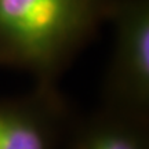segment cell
<instances>
[{"label": "cell", "instance_id": "cell-1", "mask_svg": "<svg viewBox=\"0 0 149 149\" xmlns=\"http://www.w3.org/2000/svg\"><path fill=\"white\" fill-rule=\"evenodd\" d=\"M112 0H0V65L55 81L108 19Z\"/></svg>", "mask_w": 149, "mask_h": 149}, {"label": "cell", "instance_id": "cell-2", "mask_svg": "<svg viewBox=\"0 0 149 149\" xmlns=\"http://www.w3.org/2000/svg\"><path fill=\"white\" fill-rule=\"evenodd\" d=\"M115 25L102 108L149 120V0H112Z\"/></svg>", "mask_w": 149, "mask_h": 149}, {"label": "cell", "instance_id": "cell-3", "mask_svg": "<svg viewBox=\"0 0 149 149\" xmlns=\"http://www.w3.org/2000/svg\"><path fill=\"white\" fill-rule=\"evenodd\" d=\"M72 115L54 83L39 81L28 94L0 98V149H59Z\"/></svg>", "mask_w": 149, "mask_h": 149}, {"label": "cell", "instance_id": "cell-4", "mask_svg": "<svg viewBox=\"0 0 149 149\" xmlns=\"http://www.w3.org/2000/svg\"><path fill=\"white\" fill-rule=\"evenodd\" d=\"M148 122L101 108L72 126L65 149H149Z\"/></svg>", "mask_w": 149, "mask_h": 149}]
</instances>
